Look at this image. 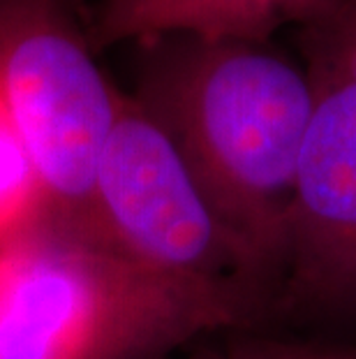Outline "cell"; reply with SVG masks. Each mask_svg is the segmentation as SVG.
<instances>
[{
	"mask_svg": "<svg viewBox=\"0 0 356 359\" xmlns=\"http://www.w3.org/2000/svg\"><path fill=\"white\" fill-rule=\"evenodd\" d=\"M137 102L169 135L252 269L287 250L310 118L306 72L255 44L185 37L153 60Z\"/></svg>",
	"mask_w": 356,
	"mask_h": 359,
	"instance_id": "1",
	"label": "cell"
},
{
	"mask_svg": "<svg viewBox=\"0 0 356 359\" xmlns=\"http://www.w3.org/2000/svg\"><path fill=\"white\" fill-rule=\"evenodd\" d=\"M243 309L241 283L166 276L47 220L0 246V359H141Z\"/></svg>",
	"mask_w": 356,
	"mask_h": 359,
	"instance_id": "2",
	"label": "cell"
},
{
	"mask_svg": "<svg viewBox=\"0 0 356 359\" xmlns=\"http://www.w3.org/2000/svg\"><path fill=\"white\" fill-rule=\"evenodd\" d=\"M120 97L58 0H0V100L42 186V220L83 239Z\"/></svg>",
	"mask_w": 356,
	"mask_h": 359,
	"instance_id": "3",
	"label": "cell"
},
{
	"mask_svg": "<svg viewBox=\"0 0 356 359\" xmlns=\"http://www.w3.org/2000/svg\"><path fill=\"white\" fill-rule=\"evenodd\" d=\"M88 241L173 278L241 283L252 271L169 135L125 95L97 170Z\"/></svg>",
	"mask_w": 356,
	"mask_h": 359,
	"instance_id": "4",
	"label": "cell"
},
{
	"mask_svg": "<svg viewBox=\"0 0 356 359\" xmlns=\"http://www.w3.org/2000/svg\"><path fill=\"white\" fill-rule=\"evenodd\" d=\"M310 118L287 220L308 283L356 285V0H327L301 24Z\"/></svg>",
	"mask_w": 356,
	"mask_h": 359,
	"instance_id": "5",
	"label": "cell"
},
{
	"mask_svg": "<svg viewBox=\"0 0 356 359\" xmlns=\"http://www.w3.org/2000/svg\"><path fill=\"white\" fill-rule=\"evenodd\" d=\"M327 0H139L127 10L97 17L88 42L93 49L125 40L183 35L201 42L264 40L280 24H303Z\"/></svg>",
	"mask_w": 356,
	"mask_h": 359,
	"instance_id": "6",
	"label": "cell"
},
{
	"mask_svg": "<svg viewBox=\"0 0 356 359\" xmlns=\"http://www.w3.org/2000/svg\"><path fill=\"white\" fill-rule=\"evenodd\" d=\"M42 218V186L10 111L0 100V246L28 232Z\"/></svg>",
	"mask_w": 356,
	"mask_h": 359,
	"instance_id": "7",
	"label": "cell"
},
{
	"mask_svg": "<svg viewBox=\"0 0 356 359\" xmlns=\"http://www.w3.org/2000/svg\"><path fill=\"white\" fill-rule=\"evenodd\" d=\"M241 359H356V350H347V353H340V350H333V353H322V350H315V353H306V350L285 353V350H276V353H259L255 357Z\"/></svg>",
	"mask_w": 356,
	"mask_h": 359,
	"instance_id": "8",
	"label": "cell"
},
{
	"mask_svg": "<svg viewBox=\"0 0 356 359\" xmlns=\"http://www.w3.org/2000/svg\"><path fill=\"white\" fill-rule=\"evenodd\" d=\"M137 3H139V0H107L104 7H102V12H100V17H111V14L123 12V10H127V7H132Z\"/></svg>",
	"mask_w": 356,
	"mask_h": 359,
	"instance_id": "9",
	"label": "cell"
}]
</instances>
